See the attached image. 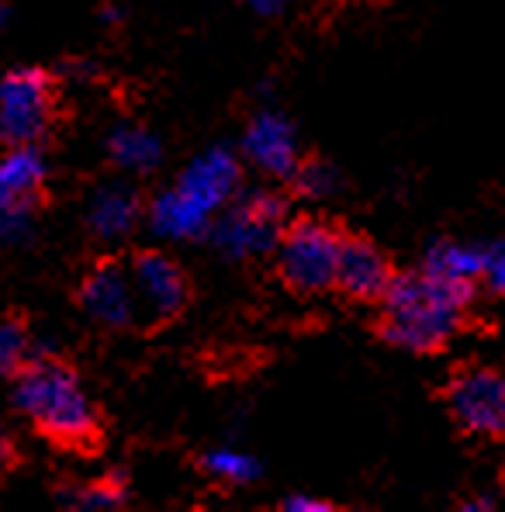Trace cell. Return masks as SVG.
I'll return each mask as SVG.
<instances>
[{"instance_id": "obj_1", "label": "cell", "mask_w": 505, "mask_h": 512, "mask_svg": "<svg viewBox=\"0 0 505 512\" xmlns=\"http://www.w3.org/2000/svg\"><path fill=\"white\" fill-rule=\"evenodd\" d=\"M239 163L229 149L215 146L194 156L177 180L149 205V229L163 239H201L239 191Z\"/></svg>"}, {"instance_id": "obj_2", "label": "cell", "mask_w": 505, "mask_h": 512, "mask_svg": "<svg viewBox=\"0 0 505 512\" xmlns=\"http://www.w3.org/2000/svg\"><path fill=\"white\" fill-rule=\"evenodd\" d=\"M471 284H457L433 270L395 277L384 291V336L402 350H436L457 333Z\"/></svg>"}, {"instance_id": "obj_3", "label": "cell", "mask_w": 505, "mask_h": 512, "mask_svg": "<svg viewBox=\"0 0 505 512\" xmlns=\"http://www.w3.org/2000/svg\"><path fill=\"white\" fill-rule=\"evenodd\" d=\"M14 405L63 447H87L97 433V409L84 381L59 360H35L18 374Z\"/></svg>"}, {"instance_id": "obj_4", "label": "cell", "mask_w": 505, "mask_h": 512, "mask_svg": "<svg viewBox=\"0 0 505 512\" xmlns=\"http://www.w3.org/2000/svg\"><path fill=\"white\" fill-rule=\"evenodd\" d=\"M288 208L277 194L256 191L243 201L229 205L211 225L218 253L229 260H253L281 246V236L288 232Z\"/></svg>"}, {"instance_id": "obj_5", "label": "cell", "mask_w": 505, "mask_h": 512, "mask_svg": "<svg viewBox=\"0 0 505 512\" xmlns=\"http://www.w3.org/2000/svg\"><path fill=\"white\" fill-rule=\"evenodd\" d=\"M339 250H343V236L336 229H329L326 222H315V218H301L284 232L281 246H277V267H281L284 284L301 295L333 288Z\"/></svg>"}, {"instance_id": "obj_6", "label": "cell", "mask_w": 505, "mask_h": 512, "mask_svg": "<svg viewBox=\"0 0 505 512\" xmlns=\"http://www.w3.org/2000/svg\"><path fill=\"white\" fill-rule=\"evenodd\" d=\"M52 111H56V94H52L49 73L18 66L0 77V139L7 146L42 139Z\"/></svg>"}, {"instance_id": "obj_7", "label": "cell", "mask_w": 505, "mask_h": 512, "mask_svg": "<svg viewBox=\"0 0 505 512\" xmlns=\"http://www.w3.org/2000/svg\"><path fill=\"white\" fill-rule=\"evenodd\" d=\"M447 398L467 433L505 436V371L467 367L450 381Z\"/></svg>"}, {"instance_id": "obj_8", "label": "cell", "mask_w": 505, "mask_h": 512, "mask_svg": "<svg viewBox=\"0 0 505 512\" xmlns=\"http://www.w3.org/2000/svg\"><path fill=\"white\" fill-rule=\"evenodd\" d=\"M128 270H132L135 301H139V322L160 326L184 312L187 277L167 253H139Z\"/></svg>"}, {"instance_id": "obj_9", "label": "cell", "mask_w": 505, "mask_h": 512, "mask_svg": "<svg viewBox=\"0 0 505 512\" xmlns=\"http://www.w3.org/2000/svg\"><path fill=\"white\" fill-rule=\"evenodd\" d=\"M80 308L87 319L108 329H122L139 322V301H135L132 270L122 263H97L80 284Z\"/></svg>"}, {"instance_id": "obj_10", "label": "cell", "mask_w": 505, "mask_h": 512, "mask_svg": "<svg viewBox=\"0 0 505 512\" xmlns=\"http://www.w3.org/2000/svg\"><path fill=\"white\" fill-rule=\"evenodd\" d=\"M243 153L250 156L256 170L277 180H295L298 173V139L288 118L277 111H260L243 135Z\"/></svg>"}, {"instance_id": "obj_11", "label": "cell", "mask_w": 505, "mask_h": 512, "mask_svg": "<svg viewBox=\"0 0 505 512\" xmlns=\"http://www.w3.org/2000/svg\"><path fill=\"white\" fill-rule=\"evenodd\" d=\"M391 267L384 260V253L367 239H343V250H339V270L336 284L350 298L371 301L384 298V291L391 288Z\"/></svg>"}, {"instance_id": "obj_12", "label": "cell", "mask_w": 505, "mask_h": 512, "mask_svg": "<svg viewBox=\"0 0 505 512\" xmlns=\"http://www.w3.org/2000/svg\"><path fill=\"white\" fill-rule=\"evenodd\" d=\"M45 156L35 149V142H18L0 156V201L18 212H32L39 191L45 184Z\"/></svg>"}, {"instance_id": "obj_13", "label": "cell", "mask_w": 505, "mask_h": 512, "mask_svg": "<svg viewBox=\"0 0 505 512\" xmlns=\"http://www.w3.org/2000/svg\"><path fill=\"white\" fill-rule=\"evenodd\" d=\"M142 218V205L135 187L128 184H104L90 194L87 205V225L97 239L104 243H118V239L132 236L135 225Z\"/></svg>"}, {"instance_id": "obj_14", "label": "cell", "mask_w": 505, "mask_h": 512, "mask_svg": "<svg viewBox=\"0 0 505 512\" xmlns=\"http://www.w3.org/2000/svg\"><path fill=\"white\" fill-rule=\"evenodd\" d=\"M108 153L128 173H149L153 167H160L163 160V142L153 132L139 125H118L108 135Z\"/></svg>"}, {"instance_id": "obj_15", "label": "cell", "mask_w": 505, "mask_h": 512, "mask_svg": "<svg viewBox=\"0 0 505 512\" xmlns=\"http://www.w3.org/2000/svg\"><path fill=\"white\" fill-rule=\"evenodd\" d=\"M488 267V250L471 243H436L426 253V270L450 277L457 284H474Z\"/></svg>"}, {"instance_id": "obj_16", "label": "cell", "mask_w": 505, "mask_h": 512, "mask_svg": "<svg viewBox=\"0 0 505 512\" xmlns=\"http://www.w3.org/2000/svg\"><path fill=\"white\" fill-rule=\"evenodd\" d=\"M205 471L211 478L225 481V485H246V481L260 478L256 457L236 447H218V450H211V454H205Z\"/></svg>"}, {"instance_id": "obj_17", "label": "cell", "mask_w": 505, "mask_h": 512, "mask_svg": "<svg viewBox=\"0 0 505 512\" xmlns=\"http://www.w3.org/2000/svg\"><path fill=\"white\" fill-rule=\"evenodd\" d=\"M295 187L305 198H333L339 191V173L336 167H329V163H322V160L301 163L295 173Z\"/></svg>"}, {"instance_id": "obj_18", "label": "cell", "mask_w": 505, "mask_h": 512, "mask_svg": "<svg viewBox=\"0 0 505 512\" xmlns=\"http://www.w3.org/2000/svg\"><path fill=\"white\" fill-rule=\"evenodd\" d=\"M73 509H118L125 502V492L115 481H97V485H84L77 492L66 495Z\"/></svg>"}, {"instance_id": "obj_19", "label": "cell", "mask_w": 505, "mask_h": 512, "mask_svg": "<svg viewBox=\"0 0 505 512\" xmlns=\"http://www.w3.org/2000/svg\"><path fill=\"white\" fill-rule=\"evenodd\" d=\"M28 357V336L18 322H0V374H14Z\"/></svg>"}, {"instance_id": "obj_20", "label": "cell", "mask_w": 505, "mask_h": 512, "mask_svg": "<svg viewBox=\"0 0 505 512\" xmlns=\"http://www.w3.org/2000/svg\"><path fill=\"white\" fill-rule=\"evenodd\" d=\"M485 281L495 295L505 298V246L499 250H488V267H485Z\"/></svg>"}, {"instance_id": "obj_21", "label": "cell", "mask_w": 505, "mask_h": 512, "mask_svg": "<svg viewBox=\"0 0 505 512\" xmlns=\"http://www.w3.org/2000/svg\"><path fill=\"white\" fill-rule=\"evenodd\" d=\"M28 215L32 212H18V208H7L4 201H0V239H14L25 232L28 225Z\"/></svg>"}, {"instance_id": "obj_22", "label": "cell", "mask_w": 505, "mask_h": 512, "mask_svg": "<svg viewBox=\"0 0 505 512\" xmlns=\"http://www.w3.org/2000/svg\"><path fill=\"white\" fill-rule=\"evenodd\" d=\"M288 512H329V506L322 499H308V495H298V499H288L284 502Z\"/></svg>"}, {"instance_id": "obj_23", "label": "cell", "mask_w": 505, "mask_h": 512, "mask_svg": "<svg viewBox=\"0 0 505 512\" xmlns=\"http://www.w3.org/2000/svg\"><path fill=\"white\" fill-rule=\"evenodd\" d=\"M284 4H288V0H246V7L256 11V14H263V18H274V14H281Z\"/></svg>"}, {"instance_id": "obj_24", "label": "cell", "mask_w": 505, "mask_h": 512, "mask_svg": "<svg viewBox=\"0 0 505 512\" xmlns=\"http://www.w3.org/2000/svg\"><path fill=\"white\" fill-rule=\"evenodd\" d=\"M11 461V443H7L4 429H0V471H4V464Z\"/></svg>"}, {"instance_id": "obj_25", "label": "cell", "mask_w": 505, "mask_h": 512, "mask_svg": "<svg viewBox=\"0 0 505 512\" xmlns=\"http://www.w3.org/2000/svg\"><path fill=\"white\" fill-rule=\"evenodd\" d=\"M4 18H7V11H4V7H0V25H4Z\"/></svg>"}]
</instances>
